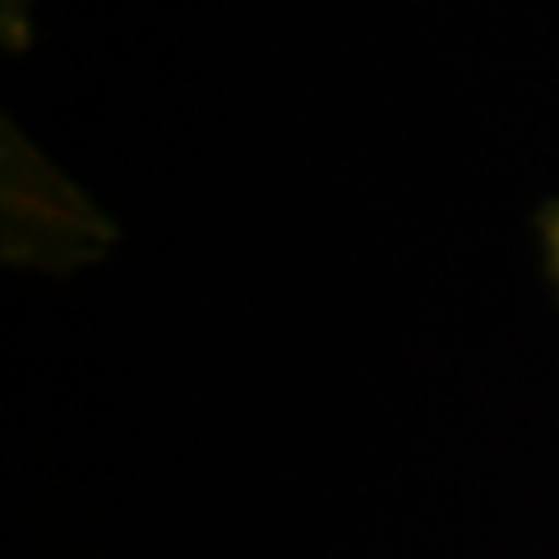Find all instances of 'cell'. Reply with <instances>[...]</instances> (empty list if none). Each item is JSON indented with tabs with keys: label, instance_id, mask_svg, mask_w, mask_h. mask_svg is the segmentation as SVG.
Returning <instances> with one entry per match:
<instances>
[{
	"label": "cell",
	"instance_id": "6da1fadb",
	"mask_svg": "<svg viewBox=\"0 0 559 559\" xmlns=\"http://www.w3.org/2000/svg\"><path fill=\"white\" fill-rule=\"evenodd\" d=\"M543 245H547V270L559 290V203L543 212Z\"/></svg>",
	"mask_w": 559,
	"mask_h": 559
}]
</instances>
